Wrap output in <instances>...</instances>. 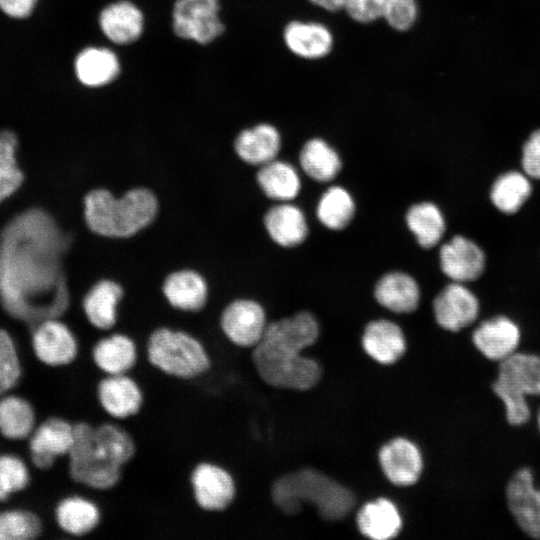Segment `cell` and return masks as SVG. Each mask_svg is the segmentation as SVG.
<instances>
[{"label": "cell", "instance_id": "e575fe53", "mask_svg": "<svg viewBox=\"0 0 540 540\" xmlns=\"http://www.w3.org/2000/svg\"><path fill=\"white\" fill-rule=\"evenodd\" d=\"M405 222L417 244L424 249L438 245L446 229L441 210L428 201L411 205L406 212Z\"/></svg>", "mask_w": 540, "mask_h": 540}, {"label": "cell", "instance_id": "f35d334b", "mask_svg": "<svg viewBox=\"0 0 540 540\" xmlns=\"http://www.w3.org/2000/svg\"><path fill=\"white\" fill-rule=\"evenodd\" d=\"M17 137L9 130L0 131V202L22 184L24 175L16 160Z\"/></svg>", "mask_w": 540, "mask_h": 540}, {"label": "cell", "instance_id": "2e32d148", "mask_svg": "<svg viewBox=\"0 0 540 540\" xmlns=\"http://www.w3.org/2000/svg\"><path fill=\"white\" fill-rule=\"evenodd\" d=\"M377 457L383 475L394 486L415 485L423 474V454L419 446L406 437H394L384 443Z\"/></svg>", "mask_w": 540, "mask_h": 540}, {"label": "cell", "instance_id": "9a60e30c", "mask_svg": "<svg viewBox=\"0 0 540 540\" xmlns=\"http://www.w3.org/2000/svg\"><path fill=\"white\" fill-rule=\"evenodd\" d=\"M95 395L101 410L114 421L137 416L144 405V392L130 373L103 375L96 384Z\"/></svg>", "mask_w": 540, "mask_h": 540}, {"label": "cell", "instance_id": "3957f363", "mask_svg": "<svg viewBox=\"0 0 540 540\" xmlns=\"http://www.w3.org/2000/svg\"><path fill=\"white\" fill-rule=\"evenodd\" d=\"M270 497L273 504L286 515H297L305 504H311L326 521L344 519L356 505L352 490L312 468L277 478L270 488Z\"/></svg>", "mask_w": 540, "mask_h": 540}, {"label": "cell", "instance_id": "4fadbf2b", "mask_svg": "<svg viewBox=\"0 0 540 540\" xmlns=\"http://www.w3.org/2000/svg\"><path fill=\"white\" fill-rule=\"evenodd\" d=\"M319 335L320 326L316 316L303 310L269 321L256 346L280 353L303 354L317 342Z\"/></svg>", "mask_w": 540, "mask_h": 540}, {"label": "cell", "instance_id": "44dd1931", "mask_svg": "<svg viewBox=\"0 0 540 540\" xmlns=\"http://www.w3.org/2000/svg\"><path fill=\"white\" fill-rule=\"evenodd\" d=\"M365 354L374 362L389 366L399 362L407 351L403 329L389 319H375L366 324L361 336Z\"/></svg>", "mask_w": 540, "mask_h": 540}, {"label": "cell", "instance_id": "ab89813d", "mask_svg": "<svg viewBox=\"0 0 540 540\" xmlns=\"http://www.w3.org/2000/svg\"><path fill=\"white\" fill-rule=\"evenodd\" d=\"M31 481L27 463L13 453L0 454V502L25 490Z\"/></svg>", "mask_w": 540, "mask_h": 540}, {"label": "cell", "instance_id": "9c48e42d", "mask_svg": "<svg viewBox=\"0 0 540 540\" xmlns=\"http://www.w3.org/2000/svg\"><path fill=\"white\" fill-rule=\"evenodd\" d=\"M189 485L196 506L206 513L226 511L237 496V483L233 474L213 461L196 463L189 474Z\"/></svg>", "mask_w": 540, "mask_h": 540}, {"label": "cell", "instance_id": "8d00e7d4", "mask_svg": "<svg viewBox=\"0 0 540 540\" xmlns=\"http://www.w3.org/2000/svg\"><path fill=\"white\" fill-rule=\"evenodd\" d=\"M532 191L526 174L509 171L500 175L492 185L490 198L493 205L505 214L516 213Z\"/></svg>", "mask_w": 540, "mask_h": 540}, {"label": "cell", "instance_id": "ee69618b", "mask_svg": "<svg viewBox=\"0 0 540 540\" xmlns=\"http://www.w3.org/2000/svg\"><path fill=\"white\" fill-rule=\"evenodd\" d=\"M521 164L528 177L540 179V128L531 132L525 141Z\"/></svg>", "mask_w": 540, "mask_h": 540}, {"label": "cell", "instance_id": "603a6c76", "mask_svg": "<svg viewBox=\"0 0 540 540\" xmlns=\"http://www.w3.org/2000/svg\"><path fill=\"white\" fill-rule=\"evenodd\" d=\"M98 24L102 34L110 42L116 45H130L142 36L145 18L135 3L118 0L102 8Z\"/></svg>", "mask_w": 540, "mask_h": 540}, {"label": "cell", "instance_id": "e0dca14e", "mask_svg": "<svg viewBox=\"0 0 540 540\" xmlns=\"http://www.w3.org/2000/svg\"><path fill=\"white\" fill-rule=\"evenodd\" d=\"M90 356L93 365L103 375L126 374L138 363L140 344L132 335L113 330L91 343Z\"/></svg>", "mask_w": 540, "mask_h": 540}, {"label": "cell", "instance_id": "d6986e66", "mask_svg": "<svg viewBox=\"0 0 540 540\" xmlns=\"http://www.w3.org/2000/svg\"><path fill=\"white\" fill-rule=\"evenodd\" d=\"M475 349L491 362H501L518 351L521 330L511 318L498 315L481 322L472 332Z\"/></svg>", "mask_w": 540, "mask_h": 540}, {"label": "cell", "instance_id": "d4e9b609", "mask_svg": "<svg viewBox=\"0 0 540 540\" xmlns=\"http://www.w3.org/2000/svg\"><path fill=\"white\" fill-rule=\"evenodd\" d=\"M123 287L116 281L103 278L85 294L82 308L88 323L100 334L113 331L118 322V307Z\"/></svg>", "mask_w": 540, "mask_h": 540}, {"label": "cell", "instance_id": "7402d4cb", "mask_svg": "<svg viewBox=\"0 0 540 540\" xmlns=\"http://www.w3.org/2000/svg\"><path fill=\"white\" fill-rule=\"evenodd\" d=\"M262 223L268 239L282 248L301 245L309 232L303 210L291 202H276L269 206L262 216Z\"/></svg>", "mask_w": 540, "mask_h": 540}, {"label": "cell", "instance_id": "6da1fadb", "mask_svg": "<svg viewBox=\"0 0 540 540\" xmlns=\"http://www.w3.org/2000/svg\"><path fill=\"white\" fill-rule=\"evenodd\" d=\"M74 231L63 228L45 209L14 219L0 242V299L4 309L31 328L62 318L71 309L64 267Z\"/></svg>", "mask_w": 540, "mask_h": 540}, {"label": "cell", "instance_id": "bcb514c9", "mask_svg": "<svg viewBox=\"0 0 540 540\" xmlns=\"http://www.w3.org/2000/svg\"><path fill=\"white\" fill-rule=\"evenodd\" d=\"M313 5L329 12H335L345 8L347 0H309Z\"/></svg>", "mask_w": 540, "mask_h": 540}, {"label": "cell", "instance_id": "277c9868", "mask_svg": "<svg viewBox=\"0 0 540 540\" xmlns=\"http://www.w3.org/2000/svg\"><path fill=\"white\" fill-rule=\"evenodd\" d=\"M158 199L146 187H134L120 196L106 188L89 190L84 197V215L89 229L111 238L130 237L155 219Z\"/></svg>", "mask_w": 540, "mask_h": 540}, {"label": "cell", "instance_id": "4316f807", "mask_svg": "<svg viewBox=\"0 0 540 540\" xmlns=\"http://www.w3.org/2000/svg\"><path fill=\"white\" fill-rule=\"evenodd\" d=\"M58 528L72 537L93 533L101 524L102 512L98 504L83 495L72 494L61 498L54 508Z\"/></svg>", "mask_w": 540, "mask_h": 540}, {"label": "cell", "instance_id": "ffe728a7", "mask_svg": "<svg viewBox=\"0 0 540 540\" xmlns=\"http://www.w3.org/2000/svg\"><path fill=\"white\" fill-rule=\"evenodd\" d=\"M442 272L452 282L466 283L478 279L485 267V255L472 240L456 235L439 250Z\"/></svg>", "mask_w": 540, "mask_h": 540}, {"label": "cell", "instance_id": "7bdbcfd3", "mask_svg": "<svg viewBox=\"0 0 540 540\" xmlns=\"http://www.w3.org/2000/svg\"><path fill=\"white\" fill-rule=\"evenodd\" d=\"M388 0H347L344 10L356 22L370 23L379 18Z\"/></svg>", "mask_w": 540, "mask_h": 540}, {"label": "cell", "instance_id": "7a4b0ae2", "mask_svg": "<svg viewBox=\"0 0 540 540\" xmlns=\"http://www.w3.org/2000/svg\"><path fill=\"white\" fill-rule=\"evenodd\" d=\"M137 444L133 435L117 421L94 425L74 422V442L67 456L70 479L93 491L114 489L124 469L134 459Z\"/></svg>", "mask_w": 540, "mask_h": 540}, {"label": "cell", "instance_id": "52a82bcc", "mask_svg": "<svg viewBox=\"0 0 540 540\" xmlns=\"http://www.w3.org/2000/svg\"><path fill=\"white\" fill-rule=\"evenodd\" d=\"M254 371L267 386L304 392L321 380L323 370L314 358L303 354H286L255 346L251 349Z\"/></svg>", "mask_w": 540, "mask_h": 540}, {"label": "cell", "instance_id": "7c38bea8", "mask_svg": "<svg viewBox=\"0 0 540 540\" xmlns=\"http://www.w3.org/2000/svg\"><path fill=\"white\" fill-rule=\"evenodd\" d=\"M505 500L516 526L526 536L540 540V486L533 469L523 466L508 479Z\"/></svg>", "mask_w": 540, "mask_h": 540}, {"label": "cell", "instance_id": "ac0fdd59", "mask_svg": "<svg viewBox=\"0 0 540 540\" xmlns=\"http://www.w3.org/2000/svg\"><path fill=\"white\" fill-rule=\"evenodd\" d=\"M436 323L449 332H459L472 325L480 311L477 297L463 283L452 282L433 300Z\"/></svg>", "mask_w": 540, "mask_h": 540}, {"label": "cell", "instance_id": "5bb4252c", "mask_svg": "<svg viewBox=\"0 0 540 540\" xmlns=\"http://www.w3.org/2000/svg\"><path fill=\"white\" fill-rule=\"evenodd\" d=\"M27 440L32 465L39 470H48L59 458L68 456L74 442V422L50 416L37 423Z\"/></svg>", "mask_w": 540, "mask_h": 540}, {"label": "cell", "instance_id": "8992f818", "mask_svg": "<svg viewBox=\"0 0 540 540\" xmlns=\"http://www.w3.org/2000/svg\"><path fill=\"white\" fill-rule=\"evenodd\" d=\"M497 364L492 392L503 406L507 423L525 425L532 415L527 397L540 396V355L516 351Z\"/></svg>", "mask_w": 540, "mask_h": 540}, {"label": "cell", "instance_id": "5b68a950", "mask_svg": "<svg viewBox=\"0 0 540 540\" xmlns=\"http://www.w3.org/2000/svg\"><path fill=\"white\" fill-rule=\"evenodd\" d=\"M142 348L155 370L178 380L202 378L213 365L207 343L196 334L178 327L161 325L154 328Z\"/></svg>", "mask_w": 540, "mask_h": 540}, {"label": "cell", "instance_id": "d590c367", "mask_svg": "<svg viewBox=\"0 0 540 540\" xmlns=\"http://www.w3.org/2000/svg\"><path fill=\"white\" fill-rule=\"evenodd\" d=\"M356 204L351 193L344 187H329L319 198L316 216L319 222L329 230L345 229L353 220Z\"/></svg>", "mask_w": 540, "mask_h": 540}, {"label": "cell", "instance_id": "f1b7e54d", "mask_svg": "<svg viewBox=\"0 0 540 540\" xmlns=\"http://www.w3.org/2000/svg\"><path fill=\"white\" fill-rule=\"evenodd\" d=\"M356 524L360 534L370 540H391L401 532L403 519L393 501L379 497L358 510Z\"/></svg>", "mask_w": 540, "mask_h": 540}, {"label": "cell", "instance_id": "d6a6232c", "mask_svg": "<svg viewBox=\"0 0 540 540\" xmlns=\"http://www.w3.org/2000/svg\"><path fill=\"white\" fill-rule=\"evenodd\" d=\"M37 425L32 403L19 395L0 397V434L11 441L28 439Z\"/></svg>", "mask_w": 540, "mask_h": 540}, {"label": "cell", "instance_id": "1f68e13d", "mask_svg": "<svg viewBox=\"0 0 540 540\" xmlns=\"http://www.w3.org/2000/svg\"><path fill=\"white\" fill-rule=\"evenodd\" d=\"M255 179L263 195L274 203L291 202L301 190V179L296 168L278 158L259 166Z\"/></svg>", "mask_w": 540, "mask_h": 540}, {"label": "cell", "instance_id": "74e56055", "mask_svg": "<svg viewBox=\"0 0 540 540\" xmlns=\"http://www.w3.org/2000/svg\"><path fill=\"white\" fill-rule=\"evenodd\" d=\"M43 532V521L34 511L25 508L0 510V540H32Z\"/></svg>", "mask_w": 540, "mask_h": 540}, {"label": "cell", "instance_id": "30bf717a", "mask_svg": "<svg viewBox=\"0 0 540 540\" xmlns=\"http://www.w3.org/2000/svg\"><path fill=\"white\" fill-rule=\"evenodd\" d=\"M220 9L219 0H175L172 8L174 34L200 45L212 43L225 31Z\"/></svg>", "mask_w": 540, "mask_h": 540}, {"label": "cell", "instance_id": "7dc6e473", "mask_svg": "<svg viewBox=\"0 0 540 540\" xmlns=\"http://www.w3.org/2000/svg\"><path fill=\"white\" fill-rule=\"evenodd\" d=\"M536 421H537L538 429H539V431H540V408H539V411H538V413H537V419H536Z\"/></svg>", "mask_w": 540, "mask_h": 540}, {"label": "cell", "instance_id": "f546056e", "mask_svg": "<svg viewBox=\"0 0 540 540\" xmlns=\"http://www.w3.org/2000/svg\"><path fill=\"white\" fill-rule=\"evenodd\" d=\"M74 70L82 85L88 88H101L117 79L121 65L117 54L110 48L88 46L77 54Z\"/></svg>", "mask_w": 540, "mask_h": 540}, {"label": "cell", "instance_id": "f6af8a7d", "mask_svg": "<svg viewBox=\"0 0 540 540\" xmlns=\"http://www.w3.org/2000/svg\"><path fill=\"white\" fill-rule=\"evenodd\" d=\"M37 0H0V9L10 17L25 18L29 16Z\"/></svg>", "mask_w": 540, "mask_h": 540}, {"label": "cell", "instance_id": "8fae6325", "mask_svg": "<svg viewBox=\"0 0 540 540\" xmlns=\"http://www.w3.org/2000/svg\"><path fill=\"white\" fill-rule=\"evenodd\" d=\"M82 341L62 318L46 319L32 327L31 348L42 364L59 368L71 365L79 356Z\"/></svg>", "mask_w": 540, "mask_h": 540}, {"label": "cell", "instance_id": "836d02e7", "mask_svg": "<svg viewBox=\"0 0 540 540\" xmlns=\"http://www.w3.org/2000/svg\"><path fill=\"white\" fill-rule=\"evenodd\" d=\"M299 163L308 177L321 183L334 180L342 169L338 152L321 138L305 142L299 154Z\"/></svg>", "mask_w": 540, "mask_h": 540}, {"label": "cell", "instance_id": "b9f144b4", "mask_svg": "<svg viewBox=\"0 0 540 540\" xmlns=\"http://www.w3.org/2000/svg\"><path fill=\"white\" fill-rule=\"evenodd\" d=\"M418 5L416 0H388L382 18L397 31H407L417 20Z\"/></svg>", "mask_w": 540, "mask_h": 540}, {"label": "cell", "instance_id": "83f0119b", "mask_svg": "<svg viewBox=\"0 0 540 540\" xmlns=\"http://www.w3.org/2000/svg\"><path fill=\"white\" fill-rule=\"evenodd\" d=\"M376 302L396 314H410L420 303L421 292L417 281L403 271H391L382 275L375 284Z\"/></svg>", "mask_w": 540, "mask_h": 540}, {"label": "cell", "instance_id": "4dcf8cb0", "mask_svg": "<svg viewBox=\"0 0 540 540\" xmlns=\"http://www.w3.org/2000/svg\"><path fill=\"white\" fill-rule=\"evenodd\" d=\"M283 39L293 54L309 60L325 57L333 47L331 31L318 22L291 21L284 28Z\"/></svg>", "mask_w": 540, "mask_h": 540}, {"label": "cell", "instance_id": "484cf974", "mask_svg": "<svg viewBox=\"0 0 540 540\" xmlns=\"http://www.w3.org/2000/svg\"><path fill=\"white\" fill-rule=\"evenodd\" d=\"M168 303L183 312L201 311L208 299L205 277L195 269L181 268L170 272L162 286Z\"/></svg>", "mask_w": 540, "mask_h": 540}, {"label": "cell", "instance_id": "60d3db41", "mask_svg": "<svg viewBox=\"0 0 540 540\" xmlns=\"http://www.w3.org/2000/svg\"><path fill=\"white\" fill-rule=\"evenodd\" d=\"M22 373L16 342L7 330L0 329V397L18 385Z\"/></svg>", "mask_w": 540, "mask_h": 540}, {"label": "cell", "instance_id": "ba28073f", "mask_svg": "<svg viewBox=\"0 0 540 540\" xmlns=\"http://www.w3.org/2000/svg\"><path fill=\"white\" fill-rule=\"evenodd\" d=\"M267 310L259 300L240 297L221 311L219 329L225 342L242 349H252L261 340L268 325Z\"/></svg>", "mask_w": 540, "mask_h": 540}, {"label": "cell", "instance_id": "cb8c5ba5", "mask_svg": "<svg viewBox=\"0 0 540 540\" xmlns=\"http://www.w3.org/2000/svg\"><path fill=\"white\" fill-rule=\"evenodd\" d=\"M233 147L244 163L259 167L278 157L282 138L274 125L261 122L240 129L234 138Z\"/></svg>", "mask_w": 540, "mask_h": 540}]
</instances>
